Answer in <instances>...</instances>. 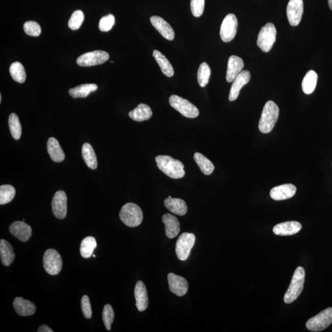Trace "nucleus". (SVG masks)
Masks as SVG:
<instances>
[{
    "label": "nucleus",
    "mask_w": 332,
    "mask_h": 332,
    "mask_svg": "<svg viewBox=\"0 0 332 332\" xmlns=\"http://www.w3.org/2000/svg\"><path fill=\"white\" fill-rule=\"evenodd\" d=\"M13 307L17 315L20 316H32L36 312L35 304L22 297L15 298L13 301Z\"/></svg>",
    "instance_id": "4be33fe9"
},
{
    "label": "nucleus",
    "mask_w": 332,
    "mask_h": 332,
    "mask_svg": "<svg viewBox=\"0 0 332 332\" xmlns=\"http://www.w3.org/2000/svg\"><path fill=\"white\" fill-rule=\"evenodd\" d=\"M297 192L295 185L288 184L278 186L270 191V196L275 201H282L290 199Z\"/></svg>",
    "instance_id": "f3484780"
},
{
    "label": "nucleus",
    "mask_w": 332,
    "mask_h": 332,
    "mask_svg": "<svg viewBox=\"0 0 332 332\" xmlns=\"http://www.w3.org/2000/svg\"><path fill=\"white\" fill-rule=\"evenodd\" d=\"M153 56L156 59L158 65H160L161 71L166 77H172L174 75V70H173L171 63L164 54L159 51L154 50Z\"/></svg>",
    "instance_id": "cd10ccee"
},
{
    "label": "nucleus",
    "mask_w": 332,
    "mask_h": 332,
    "mask_svg": "<svg viewBox=\"0 0 332 332\" xmlns=\"http://www.w3.org/2000/svg\"><path fill=\"white\" fill-rule=\"evenodd\" d=\"M237 17L233 14H228L222 22L220 35L222 41L225 42H230L235 37L237 32Z\"/></svg>",
    "instance_id": "9b49d317"
},
{
    "label": "nucleus",
    "mask_w": 332,
    "mask_h": 332,
    "mask_svg": "<svg viewBox=\"0 0 332 332\" xmlns=\"http://www.w3.org/2000/svg\"><path fill=\"white\" fill-rule=\"evenodd\" d=\"M81 304L82 312H83L85 318L91 319L92 318V307H91L90 298L87 295H84L81 298Z\"/></svg>",
    "instance_id": "37998d69"
},
{
    "label": "nucleus",
    "mask_w": 332,
    "mask_h": 332,
    "mask_svg": "<svg viewBox=\"0 0 332 332\" xmlns=\"http://www.w3.org/2000/svg\"><path fill=\"white\" fill-rule=\"evenodd\" d=\"M43 266L49 275H57L60 272L62 269V259L56 250L50 249L45 252Z\"/></svg>",
    "instance_id": "6e6552de"
},
{
    "label": "nucleus",
    "mask_w": 332,
    "mask_h": 332,
    "mask_svg": "<svg viewBox=\"0 0 332 332\" xmlns=\"http://www.w3.org/2000/svg\"><path fill=\"white\" fill-rule=\"evenodd\" d=\"M305 272L303 267H298L292 277L290 285L284 295V302L290 304L296 300L303 291Z\"/></svg>",
    "instance_id": "7ed1b4c3"
},
{
    "label": "nucleus",
    "mask_w": 332,
    "mask_h": 332,
    "mask_svg": "<svg viewBox=\"0 0 332 332\" xmlns=\"http://www.w3.org/2000/svg\"><path fill=\"white\" fill-rule=\"evenodd\" d=\"M250 80H251V74L248 71H242L234 78L229 95L230 101H234L237 99L240 90L243 86L249 83Z\"/></svg>",
    "instance_id": "dca6fc26"
},
{
    "label": "nucleus",
    "mask_w": 332,
    "mask_h": 332,
    "mask_svg": "<svg viewBox=\"0 0 332 332\" xmlns=\"http://www.w3.org/2000/svg\"><path fill=\"white\" fill-rule=\"evenodd\" d=\"M2 95H0V102H2Z\"/></svg>",
    "instance_id": "49530a36"
},
{
    "label": "nucleus",
    "mask_w": 332,
    "mask_h": 332,
    "mask_svg": "<svg viewBox=\"0 0 332 332\" xmlns=\"http://www.w3.org/2000/svg\"><path fill=\"white\" fill-rule=\"evenodd\" d=\"M299 222L291 221L276 225L273 228V232L278 236H292L299 232L301 229Z\"/></svg>",
    "instance_id": "6ab92c4d"
},
{
    "label": "nucleus",
    "mask_w": 332,
    "mask_h": 332,
    "mask_svg": "<svg viewBox=\"0 0 332 332\" xmlns=\"http://www.w3.org/2000/svg\"><path fill=\"white\" fill-rule=\"evenodd\" d=\"M121 220L126 226L135 228L142 224L144 214L142 209L135 203H127L123 206L120 212Z\"/></svg>",
    "instance_id": "20e7f679"
},
{
    "label": "nucleus",
    "mask_w": 332,
    "mask_h": 332,
    "mask_svg": "<svg viewBox=\"0 0 332 332\" xmlns=\"http://www.w3.org/2000/svg\"><path fill=\"white\" fill-rule=\"evenodd\" d=\"M96 248V239L92 236L86 237L81 243L80 253L82 257L85 258H90Z\"/></svg>",
    "instance_id": "473e14b6"
},
{
    "label": "nucleus",
    "mask_w": 332,
    "mask_h": 332,
    "mask_svg": "<svg viewBox=\"0 0 332 332\" xmlns=\"http://www.w3.org/2000/svg\"><path fill=\"white\" fill-rule=\"evenodd\" d=\"M8 123L11 136L15 140H19L22 134V126L19 117L16 114H11L9 117Z\"/></svg>",
    "instance_id": "f704fd0d"
},
{
    "label": "nucleus",
    "mask_w": 332,
    "mask_h": 332,
    "mask_svg": "<svg viewBox=\"0 0 332 332\" xmlns=\"http://www.w3.org/2000/svg\"><path fill=\"white\" fill-rule=\"evenodd\" d=\"M164 206L169 211L180 216L187 214L188 207L184 200L169 196L164 200Z\"/></svg>",
    "instance_id": "b1692460"
},
{
    "label": "nucleus",
    "mask_w": 332,
    "mask_h": 332,
    "mask_svg": "<svg viewBox=\"0 0 332 332\" xmlns=\"http://www.w3.org/2000/svg\"><path fill=\"white\" fill-rule=\"evenodd\" d=\"M245 66L241 58L236 56H231L228 59L227 72V81L228 83L233 82Z\"/></svg>",
    "instance_id": "412c9836"
},
{
    "label": "nucleus",
    "mask_w": 332,
    "mask_h": 332,
    "mask_svg": "<svg viewBox=\"0 0 332 332\" xmlns=\"http://www.w3.org/2000/svg\"><path fill=\"white\" fill-rule=\"evenodd\" d=\"M97 90L96 84H84L72 88L69 90V94L74 98H85Z\"/></svg>",
    "instance_id": "c756f323"
},
{
    "label": "nucleus",
    "mask_w": 332,
    "mask_h": 332,
    "mask_svg": "<svg viewBox=\"0 0 332 332\" xmlns=\"http://www.w3.org/2000/svg\"><path fill=\"white\" fill-rule=\"evenodd\" d=\"M170 291L179 297L184 296L187 293L188 283L184 278L173 273H169L168 276Z\"/></svg>",
    "instance_id": "4468645a"
},
{
    "label": "nucleus",
    "mask_w": 332,
    "mask_h": 332,
    "mask_svg": "<svg viewBox=\"0 0 332 332\" xmlns=\"http://www.w3.org/2000/svg\"><path fill=\"white\" fill-rule=\"evenodd\" d=\"M82 156L86 165L91 169H96L97 160L95 151L90 144L85 143L82 147Z\"/></svg>",
    "instance_id": "c85d7f7f"
},
{
    "label": "nucleus",
    "mask_w": 332,
    "mask_h": 332,
    "mask_svg": "<svg viewBox=\"0 0 332 332\" xmlns=\"http://www.w3.org/2000/svg\"><path fill=\"white\" fill-rule=\"evenodd\" d=\"M196 237L193 233H184L179 237L176 243L175 252L180 260H187L190 255L191 249L195 244Z\"/></svg>",
    "instance_id": "1a4fd4ad"
},
{
    "label": "nucleus",
    "mask_w": 332,
    "mask_h": 332,
    "mask_svg": "<svg viewBox=\"0 0 332 332\" xmlns=\"http://www.w3.org/2000/svg\"><path fill=\"white\" fill-rule=\"evenodd\" d=\"M332 323V308L323 310L318 315L314 316L307 321L306 326L312 331H321L327 328Z\"/></svg>",
    "instance_id": "0eeeda50"
},
{
    "label": "nucleus",
    "mask_w": 332,
    "mask_h": 332,
    "mask_svg": "<svg viewBox=\"0 0 332 332\" xmlns=\"http://www.w3.org/2000/svg\"><path fill=\"white\" fill-rule=\"evenodd\" d=\"M52 209L53 214L58 219L65 218L68 214V197L62 190L55 193L52 200Z\"/></svg>",
    "instance_id": "f8f14e48"
},
{
    "label": "nucleus",
    "mask_w": 332,
    "mask_h": 332,
    "mask_svg": "<svg viewBox=\"0 0 332 332\" xmlns=\"http://www.w3.org/2000/svg\"><path fill=\"white\" fill-rule=\"evenodd\" d=\"M152 25L156 29L161 35L168 40L172 41L175 37V33L172 27L162 17L152 16L150 18Z\"/></svg>",
    "instance_id": "a211bd4d"
},
{
    "label": "nucleus",
    "mask_w": 332,
    "mask_h": 332,
    "mask_svg": "<svg viewBox=\"0 0 332 332\" xmlns=\"http://www.w3.org/2000/svg\"><path fill=\"white\" fill-rule=\"evenodd\" d=\"M47 148L48 154L54 162L60 163L65 159V153L57 139L54 138L49 139Z\"/></svg>",
    "instance_id": "393cba45"
},
{
    "label": "nucleus",
    "mask_w": 332,
    "mask_h": 332,
    "mask_svg": "<svg viewBox=\"0 0 332 332\" xmlns=\"http://www.w3.org/2000/svg\"><path fill=\"white\" fill-rule=\"evenodd\" d=\"M24 30L26 34L32 36H35V37H37V36L40 35L41 33L40 26H39L37 23L34 22V21H28V22L24 24Z\"/></svg>",
    "instance_id": "ea45409f"
},
{
    "label": "nucleus",
    "mask_w": 332,
    "mask_h": 332,
    "mask_svg": "<svg viewBox=\"0 0 332 332\" xmlns=\"http://www.w3.org/2000/svg\"><path fill=\"white\" fill-rule=\"evenodd\" d=\"M115 23V18L113 14H108L103 16L99 22V29L100 31L106 32L109 31L114 27Z\"/></svg>",
    "instance_id": "a19ab883"
},
{
    "label": "nucleus",
    "mask_w": 332,
    "mask_h": 332,
    "mask_svg": "<svg viewBox=\"0 0 332 332\" xmlns=\"http://www.w3.org/2000/svg\"><path fill=\"white\" fill-rule=\"evenodd\" d=\"M38 332H53V330L47 325H42L39 326Z\"/></svg>",
    "instance_id": "c03bdc74"
},
{
    "label": "nucleus",
    "mask_w": 332,
    "mask_h": 332,
    "mask_svg": "<svg viewBox=\"0 0 332 332\" xmlns=\"http://www.w3.org/2000/svg\"><path fill=\"white\" fill-rule=\"evenodd\" d=\"M276 27L272 23H268L262 27L258 35V48L264 53L269 52L276 41Z\"/></svg>",
    "instance_id": "39448f33"
},
{
    "label": "nucleus",
    "mask_w": 332,
    "mask_h": 332,
    "mask_svg": "<svg viewBox=\"0 0 332 332\" xmlns=\"http://www.w3.org/2000/svg\"><path fill=\"white\" fill-rule=\"evenodd\" d=\"M211 71L208 64L203 62L201 64L197 71V81L200 86L205 87L208 84L210 77H211Z\"/></svg>",
    "instance_id": "e433bc0d"
},
{
    "label": "nucleus",
    "mask_w": 332,
    "mask_h": 332,
    "mask_svg": "<svg viewBox=\"0 0 332 332\" xmlns=\"http://www.w3.org/2000/svg\"><path fill=\"white\" fill-rule=\"evenodd\" d=\"M317 81L318 75L316 73L313 71L307 72L302 81V90L304 94H312L316 89Z\"/></svg>",
    "instance_id": "2f4dec72"
},
{
    "label": "nucleus",
    "mask_w": 332,
    "mask_h": 332,
    "mask_svg": "<svg viewBox=\"0 0 332 332\" xmlns=\"http://www.w3.org/2000/svg\"><path fill=\"white\" fill-rule=\"evenodd\" d=\"M303 14V0H290L287 7V16L292 26H297Z\"/></svg>",
    "instance_id": "ddd939ff"
},
{
    "label": "nucleus",
    "mask_w": 332,
    "mask_h": 332,
    "mask_svg": "<svg viewBox=\"0 0 332 332\" xmlns=\"http://www.w3.org/2000/svg\"><path fill=\"white\" fill-rule=\"evenodd\" d=\"M170 105L176 110L188 118H195L200 114L199 109L188 100L176 95H172L169 98Z\"/></svg>",
    "instance_id": "423d86ee"
},
{
    "label": "nucleus",
    "mask_w": 332,
    "mask_h": 332,
    "mask_svg": "<svg viewBox=\"0 0 332 332\" xmlns=\"http://www.w3.org/2000/svg\"><path fill=\"white\" fill-rule=\"evenodd\" d=\"M15 254L13 251V246L7 240L1 239L0 240V257L3 264L6 267L10 266L15 259Z\"/></svg>",
    "instance_id": "a878e982"
},
{
    "label": "nucleus",
    "mask_w": 332,
    "mask_h": 332,
    "mask_svg": "<svg viewBox=\"0 0 332 332\" xmlns=\"http://www.w3.org/2000/svg\"><path fill=\"white\" fill-rule=\"evenodd\" d=\"M136 306L139 312H144L148 306V296L147 288L144 282L139 281L137 282L135 290Z\"/></svg>",
    "instance_id": "aec40b11"
},
{
    "label": "nucleus",
    "mask_w": 332,
    "mask_h": 332,
    "mask_svg": "<svg viewBox=\"0 0 332 332\" xmlns=\"http://www.w3.org/2000/svg\"><path fill=\"white\" fill-rule=\"evenodd\" d=\"M194 160L204 174L209 175L214 172L215 169L214 164L208 158L204 156L202 153H195L194 154Z\"/></svg>",
    "instance_id": "7c9ffc66"
},
{
    "label": "nucleus",
    "mask_w": 332,
    "mask_h": 332,
    "mask_svg": "<svg viewBox=\"0 0 332 332\" xmlns=\"http://www.w3.org/2000/svg\"><path fill=\"white\" fill-rule=\"evenodd\" d=\"M328 4L329 8H330V10L332 11V0H328Z\"/></svg>",
    "instance_id": "a18cd8bd"
},
{
    "label": "nucleus",
    "mask_w": 332,
    "mask_h": 332,
    "mask_svg": "<svg viewBox=\"0 0 332 332\" xmlns=\"http://www.w3.org/2000/svg\"><path fill=\"white\" fill-rule=\"evenodd\" d=\"M16 195V190L10 185H4L0 187V205H4L13 201Z\"/></svg>",
    "instance_id": "c9c22d12"
},
{
    "label": "nucleus",
    "mask_w": 332,
    "mask_h": 332,
    "mask_svg": "<svg viewBox=\"0 0 332 332\" xmlns=\"http://www.w3.org/2000/svg\"><path fill=\"white\" fill-rule=\"evenodd\" d=\"M162 220L165 225V232L167 237L174 238L181 231L179 221L175 216L166 214L163 216Z\"/></svg>",
    "instance_id": "5701e85b"
},
{
    "label": "nucleus",
    "mask_w": 332,
    "mask_h": 332,
    "mask_svg": "<svg viewBox=\"0 0 332 332\" xmlns=\"http://www.w3.org/2000/svg\"><path fill=\"white\" fill-rule=\"evenodd\" d=\"M9 230L14 237L24 242L29 240L32 234L31 227L26 224L24 221L14 222L10 225Z\"/></svg>",
    "instance_id": "2eb2a0df"
},
{
    "label": "nucleus",
    "mask_w": 332,
    "mask_h": 332,
    "mask_svg": "<svg viewBox=\"0 0 332 332\" xmlns=\"http://www.w3.org/2000/svg\"><path fill=\"white\" fill-rule=\"evenodd\" d=\"M153 115L151 109L147 105L141 103L135 109L129 112V115L134 121L142 122L150 119Z\"/></svg>",
    "instance_id": "bb28decb"
},
{
    "label": "nucleus",
    "mask_w": 332,
    "mask_h": 332,
    "mask_svg": "<svg viewBox=\"0 0 332 332\" xmlns=\"http://www.w3.org/2000/svg\"><path fill=\"white\" fill-rule=\"evenodd\" d=\"M156 161L158 168L169 178L174 179L184 178L185 171L181 161L163 155L157 157Z\"/></svg>",
    "instance_id": "f257e3e1"
},
{
    "label": "nucleus",
    "mask_w": 332,
    "mask_h": 332,
    "mask_svg": "<svg viewBox=\"0 0 332 332\" xmlns=\"http://www.w3.org/2000/svg\"><path fill=\"white\" fill-rule=\"evenodd\" d=\"M115 313L110 304H105L102 313L103 321L108 330H111V326L114 321Z\"/></svg>",
    "instance_id": "58836bf2"
},
{
    "label": "nucleus",
    "mask_w": 332,
    "mask_h": 332,
    "mask_svg": "<svg viewBox=\"0 0 332 332\" xmlns=\"http://www.w3.org/2000/svg\"><path fill=\"white\" fill-rule=\"evenodd\" d=\"M205 7V0H191V10L194 17L202 16Z\"/></svg>",
    "instance_id": "79ce46f5"
},
{
    "label": "nucleus",
    "mask_w": 332,
    "mask_h": 332,
    "mask_svg": "<svg viewBox=\"0 0 332 332\" xmlns=\"http://www.w3.org/2000/svg\"><path fill=\"white\" fill-rule=\"evenodd\" d=\"M279 115L278 106L272 100L267 102L264 105L259 121L258 128L260 132L269 134L272 132L275 127Z\"/></svg>",
    "instance_id": "f03ea898"
},
{
    "label": "nucleus",
    "mask_w": 332,
    "mask_h": 332,
    "mask_svg": "<svg viewBox=\"0 0 332 332\" xmlns=\"http://www.w3.org/2000/svg\"><path fill=\"white\" fill-rule=\"evenodd\" d=\"M10 72L12 78L17 83H24L26 81L27 75L25 69L22 63L19 62L12 63L10 68Z\"/></svg>",
    "instance_id": "72a5a7b5"
},
{
    "label": "nucleus",
    "mask_w": 332,
    "mask_h": 332,
    "mask_svg": "<svg viewBox=\"0 0 332 332\" xmlns=\"http://www.w3.org/2000/svg\"><path fill=\"white\" fill-rule=\"evenodd\" d=\"M109 57V54L105 51H94L81 55L77 62L81 67H91L105 63Z\"/></svg>",
    "instance_id": "9d476101"
},
{
    "label": "nucleus",
    "mask_w": 332,
    "mask_h": 332,
    "mask_svg": "<svg viewBox=\"0 0 332 332\" xmlns=\"http://www.w3.org/2000/svg\"><path fill=\"white\" fill-rule=\"evenodd\" d=\"M84 19V15L83 11L80 10L75 11L72 14L70 19L68 26L70 29L73 30H77L80 28Z\"/></svg>",
    "instance_id": "4c0bfd02"
}]
</instances>
